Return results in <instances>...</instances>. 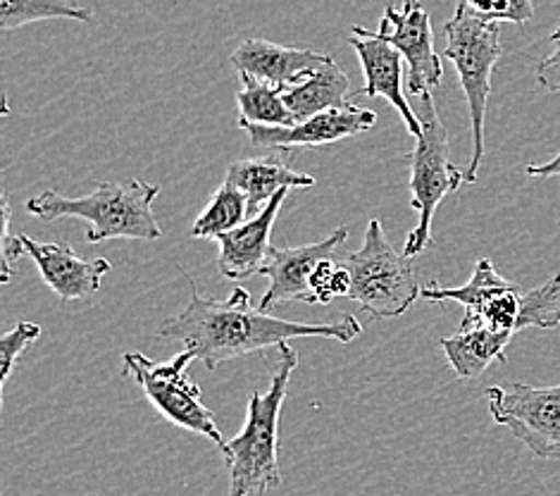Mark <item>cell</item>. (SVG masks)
Returning <instances> with one entry per match:
<instances>
[{
  "label": "cell",
  "instance_id": "11",
  "mask_svg": "<svg viewBox=\"0 0 560 496\" xmlns=\"http://www.w3.org/2000/svg\"><path fill=\"white\" fill-rule=\"evenodd\" d=\"M377 115L360 108V105L346 103L341 108H331L325 113H317L303 123L293 127H262V125H248V139L258 149L291 153L293 149H317V146H329L341 139L355 137L375 127Z\"/></svg>",
  "mask_w": 560,
  "mask_h": 496
},
{
  "label": "cell",
  "instance_id": "25",
  "mask_svg": "<svg viewBox=\"0 0 560 496\" xmlns=\"http://www.w3.org/2000/svg\"><path fill=\"white\" fill-rule=\"evenodd\" d=\"M42 337V327L34 323H20L0 337V399H3V389L10 380V372L15 368L22 354Z\"/></svg>",
  "mask_w": 560,
  "mask_h": 496
},
{
  "label": "cell",
  "instance_id": "19",
  "mask_svg": "<svg viewBox=\"0 0 560 496\" xmlns=\"http://www.w3.org/2000/svg\"><path fill=\"white\" fill-rule=\"evenodd\" d=\"M349 77H346L335 56H331L327 62L305 74L296 86L287 89L284 101L293 119L303 123V119H308L317 113L341 108V105L349 103Z\"/></svg>",
  "mask_w": 560,
  "mask_h": 496
},
{
  "label": "cell",
  "instance_id": "26",
  "mask_svg": "<svg viewBox=\"0 0 560 496\" xmlns=\"http://www.w3.org/2000/svg\"><path fill=\"white\" fill-rule=\"evenodd\" d=\"M477 18L489 22H515L525 24L535 18L532 0H463Z\"/></svg>",
  "mask_w": 560,
  "mask_h": 496
},
{
  "label": "cell",
  "instance_id": "8",
  "mask_svg": "<svg viewBox=\"0 0 560 496\" xmlns=\"http://www.w3.org/2000/svg\"><path fill=\"white\" fill-rule=\"evenodd\" d=\"M489 413L541 461H560V384L511 382L487 389Z\"/></svg>",
  "mask_w": 560,
  "mask_h": 496
},
{
  "label": "cell",
  "instance_id": "24",
  "mask_svg": "<svg viewBox=\"0 0 560 496\" xmlns=\"http://www.w3.org/2000/svg\"><path fill=\"white\" fill-rule=\"evenodd\" d=\"M351 291V275L346 270V263L341 256L325 258L315 267L311 277V293L313 303H329L341 297H349Z\"/></svg>",
  "mask_w": 560,
  "mask_h": 496
},
{
  "label": "cell",
  "instance_id": "1",
  "mask_svg": "<svg viewBox=\"0 0 560 496\" xmlns=\"http://www.w3.org/2000/svg\"><path fill=\"white\" fill-rule=\"evenodd\" d=\"M363 334V325L353 315H343L339 323L305 325L289 323L256 308L250 293L236 287L226 299H206L191 281L189 305L175 318H167L158 330L163 342L182 344L208 370H215L224 360H234L270 346H282L291 339L319 337L349 344Z\"/></svg>",
  "mask_w": 560,
  "mask_h": 496
},
{
  "label": "cell",
  "instance_id": "15",
  "mask_svg": "<svg viewBox=\"0 0 560 496\" xmlns=\"http://www.w3.org/2000/svg\"><path fill=\"white\" fill-rule=\"evenodd\" d=\"M289 192L291 189L279 192L258 216H253L242 227H236V230L220 234L215 239L220 246L218 267L226 279L238 281L253 275H260L262 267L272 261V227L277 222L279 210L287 204Z\"/></svg>",
  "mask_w": 560,
  "mask_h": 496
},
{
  "label": "cell",
  "instance_id": "21",
  "mask_svg": "<svg viewBox=\"0 0 560 496\" xmlns=\"http://www.w3.org/2000/svg\"><path fill=\"white\" fill-rule=\"evenodd\" d=\"M250 216L248 198L238 189V186L224 182L215 196L210 198L206 210L198 216V220L191 227V237L196 239H218L220 234H226L242 227L246 218Z\"/></svg>",
  "mask_w": 560,
  "mask_h": 496
},
{
  "label": "cell",
  "instance_id": "4",
  "mask_svg": "<svg viewBox=\"0 0 560 496\" xmlns=\"http://www.w3.org/2000/svg\"><path fill=\"white\" fill-rule=\"evenodd\" d=\"M446 50L444 58L456 65L460 86L465 91V101L470 108L472 123V158L465 168V182H477L479 165L485 158V119L487 103L491 96V77L493 67L501 58V30L499 22H489L477 18L475 12L458 0L456 12L444 26Z\"/></svg>",
  "mask_w": 560,
  "mask_h": 496
},
{
  "label": "cell",
  "instance_id": "20",
  "mask_svg": "<svg viewBox=\"0 0 560 496\" xmlns=\"http://www.w3.org/2000/svg\"><path fill=\"white\" fill-rule=\"evenodd\" d=\"M244 89L236 93L238 103V127L262 125V127H293L291 111L287 108L282 86L262 84L256 79H242Z\"/></svg>",
  "mask_w": 560,
  "mask_h": 496
},
{
  "label": "cell",
  "instance_id": "23",
  "mask_svg": "<svg viewBox=\"0 0 560 496\" xmlns=\"http://www.w3.org/2000/svg\"><path fill=\"white\" fill-rule=\"evenodd\" d=\"M527 327H539V330L560 327V275L546 279L537 289L525 291L520 330H527Z\"/></svg>",
  "mask_w": 560,
  "mask_h": 496
},
{
  "label": "cell",
  "instance_id": "7",
  "mask_svg": "<svg viewBox=\"0 0 560 496\" xmlns=\"http://www.w3.org/2000/svg\"><path fill=\"white\" fill-rule=\"evenodd\" d=\"M194 360L196 358L189 351H182L170 360H153L139 351H127L122 356L125 372L141 387L151 406L167 423L186 432L201 435L222 449L226 439L218 430L215 413L203 404L201 389L186 372Z\"/></svg>",
  "mask_w": 560,
  "mask_h": 496
},
{
  "label": "cell",
  "instance_id": "6",
  "mask_svg": "<svg viewBox=\"0 0 560 496\" xmlns=\"http://www.w3.org/2000/svg\"><path fill=\"white\" fill-rule=\"evenodd\" d=\"M418 115L422 119V134L406 160L410 165V208L418 212L420 220L406 239L404 253L408 258L420 256L432 244L434 212L442 206V200L458 192L465 182V170L451 160L448 131L436 113L432 96L420 99Z\"/></svg>",
  "mask_w": 560,
  "mask_h": 496
},
{
  "label": "cell",
  "instance_id": "10",
  "mask_svg": "<svg viewBox=\"0 0 560 496\" xmlns=\"http://www.w3.org/2000/svg\"><path fill=\"white\" fill-rule=\"evenodd\" d=\"M377 34L401 50L408 65L410 96H432V91L442 84L444 67L434 50L430 12L420 5V0H406L401 8L386 0Z\"/></svg>",
  "mask_w": 560,
  "mask_h": 496
},
{
  "label": "cell",
  "instance_id": "14",
  "mask_svg": "<svg viewBox=\"0 0 560 496\" xmlns=\"http://www.w3.org/2000/svg\"><path fill=\"white\" fill-rule=\"evenodd\" d=\"M24 246V256H30L36 265L38 275L46 281V287L62 303L89 299L91 293L101 289L103 275L110 273L108 258L84 261L68 244H44L26 234H20Z\"/></svg>",
  "mask_w": 560,
  "mask_h": 496
},
{
  "label": "cell",
  "instance_id": "27",
  "mask_svg": "<svg viewBox=\"0 0 560 496\" xmlns=\"http://www.w3.org/2000/svg\"><path fill=\"white\" fill-rule=\"evenodd\" d=\"M0 206H3V227H0V279L10 281V273H12V263L20 261V256H24V246L20 241V234L12 237L10 232V218H12V210L8 204V194H3V200H0Z\"/></svg>",
  "mask_w": 560,
  "mask_h": 496
},
{
  "label": "cell",
  "instance_id": "18",
  "mask_svg": "<svg viewBox=\"0 0 560 496\" xmlns=\"http://www.w3.org/2000/svg\"><path fill=\"white\" fill-rule=\"evenodd\" d=\"M513 334L497 332L485 325H460L453 337L439 339L451 370L460 380H477L493 366L505 360V346Z\"/></svg>",
  "mask_w": 560,
  "mask_h": 496
},
{
  "label": "cell",
  "instance_id": "16",
  "mask_svg": "<svg viewBox=\"0 0 560 496\" xmlns=\"http://www.w3.org/2000/svg\"><path fill=\"white\" fill-rule=\"evenodd\" d=\"M329 58L331 56L308 48L279 46L275 42H265V38H246L244 44L236 46L230 60L242 79L291 89Z\"/></svg>",
  "mask_w": 560,
  "mask_h": 496
},
{
  "label": "cell",
  "instance_id": "2",
  "mask_svg": "<svg viewBox=\"0 0 560 496\" xmlns=\"http://www.w3.org/2000/svg\"><path fill=\"white\" fill-rule=\"evenodd\" d=\"M279 366L272 374L268 392H253L248 399L244 430L220 449L230 471V496H265L282 485L279 471V415L287 401L291 374L299 366V351L282 344Z\"/></svg>",
  "mask_w": 560,
  "mask_h": 496
},
{
  "label": "cell",
  "instance_id": "29",
  "mask_svg": "<svg viewBox=\"0 0 560 496\" xmlns=\"http://www.w3.org/2000/svg\"><path fill=\"white\" fill-rule=\"evenodd\" d=\"M525 174H527V177H539V180L560 177V151L549 160V163H544V165H527V168H525Z\"/></svg>",
  "mask_w": 560,
  "mask_h": 496
},
{
  "label": "cell",
  "instance_id": "17",
  "mask_svg": "<svg viewBox=\"0 0 560 496\" xmlns=\"http://www.w3.org/2000/svg\"><path fill=\"white\" fill-rule=\"evenodd\" d=\"M224 182L238 186L248 198V210L253 216L270 204V200L284 189H305L315 186V177L291 170V165L279 151L262 158L236 160L226 170Z\"/></svg>",
  "mask_w": 560,
  "mask_h": 496
},
{
  "label": "cell",
  "instance_id": "12",
  "mask_svg": "<svg viewBox=\"0 0 560 496\" xmlns=\"http://www.w3.org/2000/svg\"><path fill=\"white\" fill-rule=\"evenodd\" d=\"M349 44L358 53L360 67L365 72V86L358 96L368 99H386L401 115L410 137H420L422 119L410 108L404 96V56L394 44L386 42L377 32H370L365 26H353Z\"/></svg>",
  "mask_w": 560,
  "mask_h": 496
},
{
  "label": "cell",
  "instance_id": "13",
  "mask_svg": "<svg viewBox=\"0 0 560 496\" xmlns=\"http://www.w3.org/2000/svg\"><path fill=\"white\" fill-rule=\"evenodd\" d=\"M346 239H349V230L339 227V230H335L323 241H315V244L299 249H275L272 261L260 273L270 279V287L265 291L258 308L270 313L282 301H303L313 305L311 277L315 267L325 258L341 256Z\"/></svg>",
  "mask_w": 560,
  "mask_h": 496
},
{
  "label": "cell",
  "instance_id": "3",
  "mask_svg": "<svg viewBox=\"0 0 560 496\" xmlns=\"http://www.w3.org/2000/svg\"><path fill=\"white\" fill-rule=\"evenodd\" d=\"M158 194V184L129 177L125 182H103L82 198L44 192L42 196L26 200V210L46 222L60 218L86 220L89 244H103L110 239L155 241L163 237L153 216V200Z\"/></svg>",
  "mask_w": 560,
  "mask_h": 496
},
{
  "label": "cell",
  "instance_id": "22",
  "mask_svg": "<svg viewBox=\"0 0 560 496\" xmlns=\"http://www.w3.org/2000/svg\"><path fill=\"white\" fill-rule=\"evenodd\" d=\"M44 20L91 22L93 12L72 0H0V30L12 32Z\"/></svg>",
  "mask_w": 560,
  "mask_h": 496
},
{
  "label": "cell",
  "instance_id": "5",
  "mask_svg": "<svg viewBox=\"0 0 560 496\" xmlns=\"http://www.w3.org/2000/svg\"><path fill=\"white\" fill-rule=\"evenodd\" d=\"M351 275L349 297L370 318H401L420 299L422 287L406 253H398L386 239L380 220H370L363 246L343 256Z\"/></svg>",
  "mask_w": 560,
  "mask_h": 496
},
{
  "label": "cell",
  "instance_id": "28",
  "mask_svg": "<svg viewBox=\"0 0 560 496\" xmlns=\"http://www.w3.org/2000/svg\"><path fill=\"white\" fill-rule=\"evenodd\" d=\"M551 50L537 65V82L549 93H560V26L549 36Z\"/></svg>",
  "mask_w": 560,
  "mask_h": 496
},
{
  "label": "cell",
  "instance_id": "9",
  "mask_svg": "<svg viewBox=\"0 0 560 496\" xmlns=\"http://www.w3.org/2000/svg\"><path fill=\"white\" fill-rule=\"evenodd\" d=\"M420 297L432 303L456 301L465 305V318L460 325H485L497 332L515 334L523 318L525 291H520L515 281L505 279L489 258L477 261L472 277L463 287H439L436 281L422 287Z\"/></svg>",
  "mask_w": 560,
  "mask_h": 496
}]
</instances>
